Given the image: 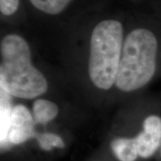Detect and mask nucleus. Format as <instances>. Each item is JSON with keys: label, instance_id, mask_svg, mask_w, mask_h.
Listing matches in <instances>:
<instances>
[{"label": "nucleus", "instance_id": "1", "mask_svg": "<svg viewBox=\"0 0 161 161\" xmlns=\"http://www.w3.org/2000/svg\"><path fill=\"white\" fill-rule=\"evenodd\" d=\"M0 64L1 89L21 98H34L45 93L47 81L31 63L27 41L17 34H8L2 40Z\"/></svg>", "mask_w": 161, "mask_h": 161}, {"label": "nucleus", "instance_id": "2", "mask_svg": "<svg viewBox=\"0 0 161 161\" xmlns=\"http://www.w3.org/2000/svg\"><path fill=\"white\" fill-rule=\"evenodd\" d=\"M158 40L145 28L132 31L124 41L115 85L125 92L147 85L156 72Z\"/></svg>", "mask_w": 161, "mask_h": 161}, {"label": "nucleus", "instance_id": "3", "mask_svg": "<svg viewBox=\"0 0 161 161\" xmlns=\"http://www.w3.org/2000/svg\"><path fill=\"white\" fill-rule=\"evenodd\" d=\"M124 29L120 22L108 19L98 23L91 37L89 75L101 90L115 85L123 49Z\"/></svg>", "mask_w": 161, "mask_h": 161}, {"label": "nucleus", "instance_id": "4", "mask_svg": "<svg viewBox=\"0 0 161 161\" xmlns=\"http://www.w3.org/2000/svg\"><path fill=\"white\" fill-rule=\"evenodd\" d=\"M34 118L23 105H16L12 108L11 120L7 141L13 144H21L32 137H37L34 131Z\"/></svg>", "mask_w": 161, "mask_h": 161}, {"label": "nucleus", "instance_id": "5", "mask_svg": "<svg viewBox=\"0 0 161 161\" xmlns=\"http://www.w3.org/2000/svg\"><path fill=\"white\" fill-rule=\"evenodd\" d=\"M139 157L149 158L161 146V117L150 115L143 123V130L136 137Z\"/></svg>", "mask_w": 161, "mask_h": 161}, {"label": "nucleus", "instance_id": "6", "mask_svg": "<svg viewBox=\"0 0 161 161\" xmlns=\"http://www.w3.org/2000/svg\"><path fill=\"white\" fill-rule=\"evenodd\" d=\"M110 147L119 161H135L139 157L135 138H116L111 142Z\"/></svg>", "mask_w": 161, "mask_h": 161}, {"label": "nucleus", "instance_id": "7", "mask_svg": "<svg viewBox=\"0 0 161 161\" xmlns=\"http://www.w3.org/2000/svg\"><path fill=\"white\" fill-rule=\"evenodd\" d=\"M58 107L50 100L40 98L33 104V118L36 124L46 125L57 117Z\"/></svg>", "mask_w": 161, "mask_h": 161}, {"label": "nucleus", "instance_id": "8", "mask_svg": "<svg viewBox=\"0 0 161 161\" xmlns=\"http://www.w3.org/2000/svg\"><path fill=\"white\" fill-rule=\"evenodd\" d=\"M9 95L6 92L1 89V108H0V125H1V142L2 144L7 142V134L11 120L12 108L10 102L8 101Z\"/></svg>", "mask_w": 161, "mask_h": 161}, {"label": "nucleus", "instance_id": "9", "mask_svg": "<svg viewBox=\"0 0 161 161\" xmlns=\"http://www.w3.org/2000/svg\"><path fill=\"white\" fill-rule=\"evenodd\" d=\"M73 0H30L38 10L47 14H58L69 6Z\"/></svg>", "mask_w": 161, "mask_h": 161}, {"label": "nucleus", "instance_id": "10", "mask_svg": "<svg viewBox=\"0 0 161 161\" xmlns=\"http://www.w3.org/2000/svg\"><path fill=\"white\" fill-rule=\"evenodd\" d=\"M36 138L38 140L40 148L46 151H50L53 150V148L63 149L65 146L63 139L56 133L44 132L40 135H37Z\"/></svg>", "mask_w": 161, "mask_h": 161}, {"label": "nucleus", "instance_id": "11", "mask_svg": "<svg viewBox=\"0 0 161 161\" xmlns=\"http://www.w3.org/2000/svg\"><path fill=\"white\" fill-rule=\"evenodd\" d=\"M19 7V0H0V11L1 13L9 16L17 11Z\"/></svg>", "mask_w": 161, "mask_h": 161}, {"label": "nucleus", "instance_id": "12", "mask_svg": "<svg viewBox=\"0 0 161 161\" xmlns=\"http://www.w3.org/2000/svg\"><path fill=\"white\" fill-rule=\"evenodd\" d=\"M160 155H161V146H160Z\"/></svg>", "mask_w": 161, "mask_h": 161}]
</instances>
